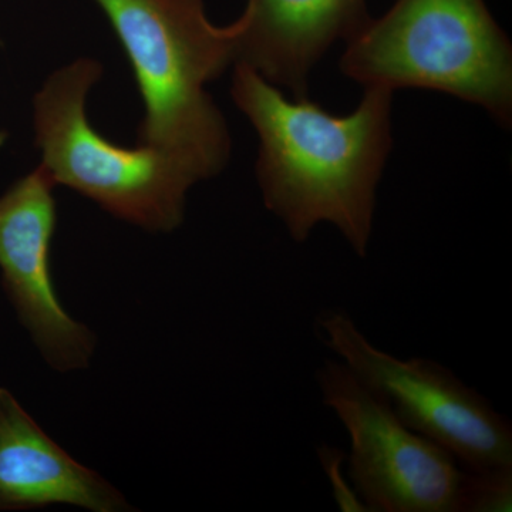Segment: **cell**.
Masks as SVG:
<instances>
[{
    "label": "cell",
    "mask_w": 512,
    "mask_h": 512,
    "mask_svg": "<svg viewBox=\"0 0 512 512\" xmlns=\"http://www.w3.org/2000/svg\"><path fill=\"white\" fill-rule=\"evenodd\" d=\"M231 96L259 137L255 173L266 210L298 244L326 222L365 258L377 187L393 146L392 90L365 89L356 109L338 116L308 96L288 99L237 63Z\"/></svg>",
    "instance_id": "obj_1"
},
{
    "label": "cell",
    "mask_w": 512,
    "mask_h": 512,
    "mask_svg": "<svg viewBox=\"0 0 512 512\" xmlns=\"http://www.w3.org/2000/svg\"><path fill=\"white\" fill-rule=\"evenodd\" d=\"M116 33L144 104L137 144L184 165L198 183L231 160L227 120L208 84L235 63L237 25L217 26L204 0H94Z\"/></svg>",
    "instance_id": "obj_2"
},
{
    "label": "cell",
    "mask_w": 512,
    "mask_h": 512,
    "mask_svg": "<svg viewBox=\"0 0 512 512\" xmlns=\"http://www.w3.org/2000/svg\"><path fill=\"white\" fill-rule=\"evenodd\" d=\"M340 70L365 89H430L512 121V46L484 0H397L346 40Z\"/></svg>",
    "instance_id": "obj_3"
},
{
    "label": "cell",
    "mask_w": 512,
    "mask_h": 512,
    "mask_svg": "<svg viewBox=\"0 0 512 512\" xmlns=\"http://www.w3.org/2000/svg\"><path fill=\"white\" fill-rule=\"evenodd\" d=\"M103 64L80 57L55 70L33 99L40 165L60 187L79 192L117 220L170 234L183 225L194 177L156 148L123 147L90 124L87 99Z\"/></svg>",
    "instance_id": "obj_4"
},
{
    "label": "cell",
    "mask_w": 512,
    "mask_h": 512,
    "mask_svg": "<svg viewBox=\"0 0 512 512\" xmlns=\"http://www.w3.org/2000/svg\"><path fill=\"white\" fill-rule=\"evenodd\" d=\"M318 336L340 362L382 396L396 416L448 451L464 470L512 466V426L493 404L436 360L377 348L333 309L316 319Z\"/></svg>",
    "instance_id": "obj_5"
},
{
    "label": "cell",
    "mask_w": 512,
    "mask_h": 512,
    "mask_svg": "<svg viewBox=\"0 0 512 512\" xmlns=\"http://www.w3.org/2000/svg\"><path fill=\"white\" fill-rule=\"evenodd\" d=\"M322 403L346 433L348 476L369 512H457L463 467L406 426L389 403L345 363L316 372Z\"/></svg>",
    "instance_id": "obj_6"
},
{
    "label": "cell",
    "mask_w": 512,
    "mask_h": 512,
    "mask_svg": "<svg viewBox=\"0 0 512 512\" xmlns=\"http://www.w3.org/2000/svg\"><path fill=\"white\" fill-rule=\"evenodd\" d=\"M55 188L39 164L0 197V274L3 291L40 356L56 372L69 373L90 366L97 338L64 309L53 284Z\"/></svg>",
    "instance_id": "obj_7"
},
{
    "label": "cell",
    "mask_w": 512,
    "mask_h": 512,
    "mask_svg": "<svg viewBox=\"0 0 512 512\" xmlns=\"http://www.w3.org/2000/svg\"><path fill=\"white\" fill-rule=\"evenodd\" d=\"M370 19L366 0H248L235 20V63L292 97L308 96L309 76L339 40Z\"/></svg>",
    "instance_id": "obj_8"
},
{
    "label": "cell",
    "mask_w": 512,
    "mask_h": 512,
    "mask_svg": "<svg viewBox=\"0 0 512 512\" xmlns=\"http://www.w3.org/2000/svg\"><path fill=\"white\" fill-rule=\"evenodd\" d=\"M70 505L92 512L133 511L120 490L74 460L0 387V511Z\"/></svg>",
    "instance_id": "obj_9"
},
{
    "label": "cell",
    "mask_w": 512,
    "mask_h": 512,
    "mask_svg": "<svg viewBox=\"0 0 512 512\" xmlns=\"http://www.w3.org/2000/svg\"><path fill=\"white\" fill-rule=\"evenodd\" d=\"M511 507L512 466L464 470L457 512H510Z\"/></svg>",
    "instance_id": "obj_10"
},
{
    "label": "cell",
    "mask_w": 512,
    "mask_h": 512,
    "mask_svg": "<svg viewBox=\"0 0 512 512\" xmlns=\"http://www.w3.org/2000/svg\"><path fill=\"white\" fill-rule=\"evenodd\" d=\"M320 467L328 477L332 488L333 500L342 512H369L366 505L360 500L349 477H346V453L342 448L322 443L316 447Z\"/></svg>",
    "instance_id": "obj_11"
},
{
    "label": "cell",
    "mask_w": 512,
    "mask_h": 512,
    "mask_svg": "<svg viewBox=\"0 0 512 512\" xmlns=\"http://www.w3.org/2000/svg\"><path fill=\"white\" fill-rule=\"evenodd\" d=\"M6 140H8V134L5 131L0 130V148L5 146Z\"/></svg>",
    "instance_id": "obj_12"
}]
</instances>
